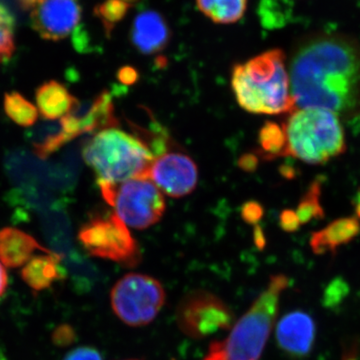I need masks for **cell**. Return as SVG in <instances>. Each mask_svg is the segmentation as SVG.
<instances>
[{
	"instance_id": "24",
	"label": "cell",
	"mask_w": 360,
	"mask_h": 360,
	"mask_svg": "<svg viewBox=\"0 0 360 360\" xmlns=\"http://www.w3.org/2000/svg\"><path fill=\"white\" fill-rule=\"evenodd\" d=\"M15 20L6 6L0 4V63L8 60L15 51Z\"/></svg>"
},
{
	"instance_id": "13",
	"label": "cell",
	"mask_w": 360,
	"mask_h": 360,
	"mask_svg": "<svg viewBox=\"0 0 360 360\" xmlns=\"http://www.w3.org/2000/svg\"><path fill=\"white\" fill-rule=\"evenodd\" d=\"M169 35L167 21L155 11H141L132 25V44L143 54H155L165 49Z\"/></svg>"
},
{
	"instance_id": "34",
	"label": "cell",
	"mask_w": 360,
	"mask_h": 360,
	"mask_svg": "<svg viewBox=\"0 0 360 360\" xmlns=\"http://www.w3.org/2000/svg\"><path fill=\"white\" fill-rule=\"evenodd\" d=\"M341 360H360L359 350L356 345L348 347L342 354Z\"/></svg>"
},
{
	"instance_id": "2",
	"label": "cell",
	"mask_w": 360,
	"mask_h": 360,
	"mask_svg": "<svg viewBox=\"0 0 360 360\" xmlns=\"http://www.w3.org/2000/svg\"><path fill=\"white\" fill-rule=\"evenodd\" d=\"M231 85L239 105L248 112L276 115L297 110L281 49L265 51L234 65Z\"/></svg>"
},
{
	"instance_id": "7",
	"label": "cell",
	"mask_w": 360,
	"mask_h": 360,
	"mask_svg": "<svg viewBox=\"0 0 360 360\" xmlns=\"http://www.w3.org/2000/svg\"><path fill=\"white\" fill-rule=\"evenodd\" d=\"M165 298L162 284L155 277L141 274H125L110 291L113 312L132 328L148 326L155 321Z\"/></svg>"
},
{
	"instance_id": "33",
	"label": "cell",
	"mask_w": 360,
	"mask_h": 360,
	"mask_svg": "<svg viewBox=\"0 0 360 360\" xmlns=\"http://www.w3.org/2000/svg\"><path fill=\"white\" fill-rule=\"evenodd\" d=\"M253 239H255V245L259 250L265 248L266 245V240H265L264 231L259 225H255V233H253Z\"/></svg>"
},
{
	"instance_id": "29",
	"label": "cell",
	"mask_w": 360,
	"mask_h": 360,
	"mask_svg": "<svg viewBox=\"0 0 360 360\" xmlns=\"http://www.w3.org/2000/svg\"><path fill=\"white\" fill-rule=\"evenodd\" d=\"M279 224L285 232H295L300 229V224L296 210H284L279 217Z\"/></svg>"
},
{
	"instance_id": "28",
	"label": "cell",
	"mask_w": 360,
	"mask_h": 360,
	"mask_svg": "<svg viewBox=\"0 0 360 360\" xmlns=\"http://www.w3.org/2000/svg\"><path fill=\"white\" fill-rule=\"evenodd\" d=\"M63 360H103V359L101 352L96 348L80 347L68 352Z\"/></svg>"
},
{
	"instance_id": "10",
	"label": "cell",
	"mask_w": 360,
	"mask_h": 360,
	"mask_svg": "<svg viewBox=\"0 0 360 360\" xmlns=\"http://www.w3.org/2000/svg\"><path fill=\"white\" fill-rule=\"evenodd\" d=\"M30 14L34 32L44 40L59 41L70 34L82 20L77 0H18Z\"/></svg>"
},
{
	"instance_id": "22",
	"label": "cell",
	"mask_w": 360,
	"mask_h": 360,
	"mask_svg": "<svg viewBox=\"0 0 360 360\" xmlns=\"http://www.w3.org/2000/svg\"><path fill=\"white\" fill-rule=\"evenodd\" d=\"M70 141L59 122L58 124L46 125L39 130L33 136L32 148L35 155L45 160Z\"/></svg>"
},
{
	"instance_id": "20",
	"label": "cell",
	"mask_w": 360,
	"mask_h": 360,
	"mask_svg": "<svg viewBox=\"0 0 360 360\" xmlns=\"http://www.w3.org/2000/svg\"><path fill=\"white\" fill-rule=\"evenodd\" d=\"M292 0H260L258 15L266 30H278L288 25L293 16Z\"/></svg>"
},
{
	"instance_id": "35",
	"label": "cell",
	"mask_w": 360,
	"mask_h": 360,
	"mask_svg": "<svg viewBox=\"0 0 360 360\" xmlns=\"http://www.w3.org/2000/svg\"><path fill=\"white\" fill-rule=\"evenodd\" d=\"M355 212H356L357 219H360V193L357 195V198H355Z\"/></svg>"
},
{
	"instance_id": "5",
	"label": "cell",
	"mask_w": 360,
	"mask_h": 360,
	"mask_svg": "<svg viewBox=\"0 0 360 360\" xmlns=\"http://www.w3.org/2000/svg\"><path fill=\"white\" fill-rule=\"evenodd\" d=\"M290 155L309 165H323L347 150L340 117L324 108H298L283 124Z\"/></svg>"
},
{
	"instance_id": "15",
	"label": "cell",
	"mask_w": 360,
	"mask_h": 360,
	"mask_svg": "<svg viewBox=\"0 0 360 360\" xmlns=\"http://www.w3.org/2000/svg\"><path fill=\"white\" fill-rule=\"evenodd\" d=\"M21 278L34 293L49 290L56 281L65 278L60 257L56 253L35 255L22 266Z\"/></svg>"
},
{
	"instance_id": "3",
	"label": "cell",
	"mask_w": 360,
	"mask_h": 360,
	"mask_svg": "<svg viewBox=\"0 0 360 360\" xmlns=\"http://www.w3.org/2000/svg\"><path fill=\"white\" fill-rule=\"evenodd\" d=\"M288 285L290 279L283 274L270 277L265 290L229 335L212 342L203 360H260L276 324L281 295Z\"/></svg>"
},
{
	"instance_id": "16",
	"label": "cell",
	"mask_w": 360,
	"mask_h": 360,
	"mask_svg": "<svg viewBox=\"0 0 360 360\" xmlns=\"http://www.w3.org/2000/svg\"><path fill=\"white\" fill-rule=\"evenodd\" d=\"M359 232L360 222L357 217L336 219L321 231L312 233L310 248L317 255H335L340 246L354 240Z\"/></svg>"
},
{
	"instance_id": "26",
	"label": "cell",
	"mask_w": 360,
	"mask_h": 360,
	"mask_svg": "<svg viewBox=\"0 0 360 360\" xmlns=\"http://www.w3.org/2000/svg\"><path fill=\"white\" fill-rule=\"evenodd\" d=\"M264 214V210L259 202L255 200L248 201L243 205L240 210L241 219L246 224L257 225Z\"/></svg>"
},
{
	"instance_id": "27",
	"label": "cell",
	"mask_w": 360,
	"mask_h": 360,
	"mask_svg": "<svg viewBox=\"0 0 360 360\" xmlns=\"http://www.w3.org/2000/svg\"><path fill=\"white\" fill-rule=\"evenodd\" d=\"M75 338H77V335H75V330L68 324H63V326L56 328V330L53 331V335H52V340H53L54 345L61 347L71 345L75 340Z\"/></svg>"
},
{
	"instance_id": "21",
	"label": "cell",
	"mask_w": 360,
	"mask_h": 360,
	"mask_svg": "<svg viewBox=\"0 0 360 360\" xmlns=\"http://www.w3.org/2000/svg\"><path fill=\"white\" fill-rule=\"evenodd\" d=\"M4 108L6 115L20 127H32L39 118V110L20 92L6 94L4 96Z\"/></svg>"
},
{
	"instance_id": "1",
	"label": "cell",
	"mask_w": 360,
	"mask_h": 360,
	"mask_svg": "<svg viewBox=\"0 0 360 360\" xmlns=\"http://www.w3.org/2000/svg\"><path fill=\"white\" fill-rule=\"evenodd\" d=\"M290 71L297 110L324 108L345 118L360 112V44L349 35H307L293 49Z\"/></svg>"
},
{
	"instance_id": "32",
	"label": "cell",
	"mask_w": 360,
	"mask_h": 360,
	"mask_svg": "<svg viewBox=\"0 0 360 360\" xmlns=\"http://www.w3.org/2000/svg\"><path fill=\"white\" fill-rule=\"evenodd\" d=\"M7 288H8V276H7L6 266L0 262V297L6 292Z\"/></svg>"
},
{
	"instance_id": "31",
	"label": "cell",
	"mask_w": 360,
	"mask_h": 360,
	"mask_svg": "<svg viewBox=\"0 0 360 360\" xmlns=\"http://www.w3.org/2000/svg\"><path fill=\"white\" fill-rule=\"evenodd\" d=\"M118 80L123 84L131 85L139 79V73L130 66H124L117 75Z\"/></svg>"
},
{
	"instance_id": "4",
	"label": "cell",
	"mask_w": 360,
	"mask_h": 360,
	"mask_svg": "<svg viewBox=\"0 0 360 360\" xmlns=\"http://www.w3.org/2000/svg\"><path fill=\"white\" fill-rule=\"evenodd\" d=\"M82 156L96 174L97 182L110 184L148 177L155 160L146 142L117 127L97 132L84 146Z\"/></svg>"
},
{
	"instance_id": "17",
	"label": "cell",
	"mask_w": 360,
	"mask_h": 360,
	"mask_svg": "<svg viewBox=\"0 0 360 360\" xmlns=\"http://www.w3.org/2000/svg\"><path fill=\"white\" fill-rule=\"evenodd\" d=\"M37 110L45 120H61L79 104L65 85L56 80L44 82L35 92Z\"/></svg>"
},
{
	"instance_id": "23",
	"label": "cell",
	"mask_w": 360,
	"mask_h": 360,
	"mask_svg": "<svg viewBox=\"0 0 360 360\" xmlns=\"http://www.w3.org/2000/svg\"><path fill=\"white\" fill-rule=\"evenodd\" d=\"M321 180H314L302 196L296 210L302 225L309 224L312 219H323L324 212L321 205Z\"/></svg>"
},
{
	"instance_id": "25",
	"label": "cell",
	"mask_w": 360,
	"mask_h": 360,
	"mask_svg": "<svg viewBox=\"0 0 360 360\" xmlns=\"http://www.w3.org/2000/svg\"><path fill=\"white\" fill-rule=\"evenodd\" d=\"M131 4L125 0H106L96 7V16L103 22L106 32H110L123 20Z\"/></svg>"
},
{
	"instance_id": "11",
	"label": "cell",
	"mask_w": 360,
	"mask_h": 360,
	"mask_svg": "<svg viewBox=\"0 0 360 360\" xmlns=\"http://www.w3.org/2000/svg\"><path fill=\"white\" fill-rule=\"evenodd\" d=\"M148 177L161 193L172 198H184L193 193L198 186V165L184 153H163L153 160Z\"/></svg>"
},
{
	"instance_id": "9",
	"label": "cell",
	"mask_w": 360,
	"mask_h": 360,
	"mask_svg": "<svg viewBox=\"0 0 360 360\" xmlns=\"http://www.w3.org/2000/svg\"><path fill=\"white\" fill-rule=\"evenodd\" d=\"M175 317L182 333L193 340H205L231 328L234 321L233 312L221 298L202 290L187 293L180 300Z\"/></svg>"
},
{
	"instance_id": "18",
	"label": "cell",
	"mask_w": 360,
	"mask_h": 360,
	"mask_svg": "<svg viewBox=\"0 0 360 360\" xmlns=\"http://www.w3.org/2000/svg\"><path fill=\"white\" fill-rule=\"evenodd\" d=\"M201 13L219 25L234 23L243 18L248 0H196Z\"/></svg>"
},
{
	"instance_id": "8",
	"label": "cell",
	"mask_w": 360,
	"mask_h": 360,
	"mask_svg": "<svg viewBox=\"0 0 360 360\" xmlns=\"http://www.w3.org/2000/svg\"><path fill=\"white\" fill-rule=\"evenodd\" d=\"M78 240L91 257L124 267L136 266L141 260L137 241L115 213L91 217L80 227Z\"/></svg>"
},
{
	"instance_id": "6",
	"label": "cell",
	"mask_w": 360,
	"mask_h": 360,
	"mask_svg": "<svg viewBox=\"0 0 360 360\" xmlns=\"http://www.w3.org/2000/svg\"><path fill=\"white\" fill-rule=\"evenodd\" d=\"M98 184L104 200L132 229H146L158 224L167 208L163 193L148 177H137L122 184L99 181Z\"/></svg>"
},
{
	"instance_id": "12",
	"label": "cell",
	"mask_w": 360,
	"mask_h": 360,
	"mask_svg": "<svg viewBox=\"0 0 360 360\" xmlns=\"http://www.w3.org/2000/svg\"><path fill=\"white\" fill-rule=\"evenodd\" d=\"M316 335L314 319L304 311L284 315L276 324V338L279 347L286 354L303 357L311 352Z\"/></svg>"
},
{
	"instance_id": "36",
	"label": "cell",
	"mask_w": 360,
	"mask_h": 360,
	"mask_svg": "<svg viewBox=\"0 0 360 360\" xmlns=\"http://www.w3.org/2000/svg\"><path fill=\"white\" fill-rule=\"evenodd\" d=\"M127 360H137V359H127Z\"/></svg>"
},
{
	"instance_id": "30",
	"label": "cell",
	"mask_w": 360,
	"mask_h": 360,
	"mask_svg": "<svg viewBox=\"0 0 360 360\" xmlns=\"http://www.w3.org/2000/svg\"><path fill=\"white\" fill-rule=\"evenodd\" d=\"M258 158L257 153H246L241 156L238 161L239 167L246 172H255L258 165Z\"/></svg>"
},
{
	"instance_id": "14",
	"label": "cell",
	"mask_w": 360,
	"mask_h": 360,
	"mask_svg": "<svg viewBox=\"0 0 360 360\" xmlns=\"http://www.w3.org/2000/svg\"><path fill=\"white\" fill-rule=\"evenodd\" d=\"M37 251L51 252L32 236L20 229L6 227L0 231V262L4 266L9 269L25 266Z\"/></svg>"
},
{
	"instance_id": "19",
	"label": "cell",
	"mask_w": 360,
	"mask_h": 360,
	"mask_svg": "<svg viewBox=\"0 0 360 360\" xmlns=\"http://www.w3.org/2000/svg\"><path fill=\"white\" fill-rule=\"evenodd\" d=\"M258 142L260 153L258 155L267 160L290 155L288 137L283 125L274 122H266L259 130Z\"/></svg>"
}]
</instances>
